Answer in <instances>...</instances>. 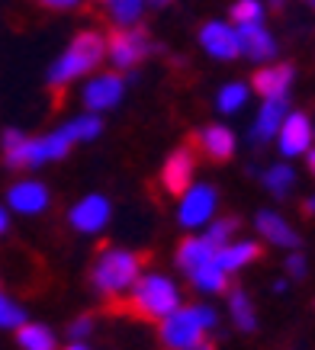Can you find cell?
Listing matches in <instances>:
<instances>
[{
  "label": "cell",
  "instance_id": "1",
  "mask_svg": "<svg viewBox=\"0 0 315 350\" xmlns=\"http://www.w3.org/2000/svg\"><path fill=\"white\" fill-rule=\"evenodd\" d=\"M103 58H106V39L103 36L94 32V29L77 32V36L71 39V45L62 52V58L49 68V87L58 90L55 96L62 100V87L68 84V81H74V77L90 75L94 68H100Z\"/></svg>",
  "mask_w": 315,
  "mask_h": 350
},
{
  "label": "cell",
  "instance_id": "2",
  "mask_svg": "<svg viewBox=\"0 0 315 350\" xmlns=\"http://www.w3.org/2000/svg\"><path fill=\"white\" fill-rule=\"evenodd\" d=\"M148 257L136 254V251H123V247H110L94 260L90 267V283L100 296H119L129 286H136L142 267Z\"/></svg>",
  "mask_w": 315,
  "mask_h": 350
},
{
  "label": "cell",
  "instance_id": "3",
  "mask_svg": "<svg viewBox=\"0 0 315 350\" xmlns=\"http://www.w3.org/2000/svg\"><path fill=\"white\" fill-rule=\"evenodd\" d=\"M177 308H180L177 286L161 273L138 276V283L132 286V296H129V302H126L129 315L145 319V321H164L168 315H174Z\"/></svg>",
  "mask_w": 315,
  "mask_h": 350
},
{
  "label": "cell",
  "instance_id": "4",
  "mask_svg": "<svg viewBox=\"0 0 315 350\" xmlns=\"http://www.w3.org/2000/svg\"><path fill=\"white\" fill-rule=\"evenodd\" d=\"M216 325H219V315L210 306L177 308L174 315L161 321V344L168 350H190L206 340V331H212Z\"/></svg>",
  "mask_w": 315,
  "mask_h": 350
},
{
  "label": "cell",
  "instance_id": "5",
  "mask_svg": "<svg viewBox=\"0 0 315 350\" xmlns=\"http://www.w3.org/2000/svg\"><path fill=\"white\" fill-rule=\"evenodd\" d=\"M151 52V39L142 26H129V29H113L106 36V55L119 71H129L142 64Z\"/></svg>",
  "mask_w": 315,
  "mask_h": 350
},
{
  "label": "cell",
  "instance_id": "6",
  "mask_svg": "<svg viewBox=\"0 0 315 350\" xmlns=\"http://www.w3.org/2000/svg\"><path fill=\"white\" fill-rule=\"evenodd\" d=\"M216 206H219V193H216V187H210V183H197V187H190V190L180 196L177 219H180L184 228H200V225H206L212 219Z\"/></svg>",
  "mask_w": 315,
  "mask_h": 350
},
{
  "label": "cell",
  "instance_id": "7",
  "mask_svg": "<svg viewBox=\"0 0 315 350\" xmlns=\"http://www.w3.org/2000/svg\"><path fill=\"white\" fill-rule=\"evenodd\" d=\"M312 138H315L312 119L305 116V113H290L284 119L280 132H277V145H280L284 158H299V154H305V151L312 148Z\"/></svg>",
  "mask_w": 315,
  "mask_h": 350
},
{
  "label": "cell",
  "instance_id": "8",
  "mask_svg": "<svg viewBox=\"0 0 315 350\" xmlns=\"http://www.w3.org/2000/svg\"><path fill=\"white\" fill-rule=\"evenodd\" d=\"M193 174H197V158H193V148L184 145V148L171 151V158L164 161L161 167V183L171 196H184V193L193 187Z\"/></svg>",
  "mask_w": 315,
  "mask_h": 350
},
{
  "label": "cell",
  "instance_id": "9",
  "mask_svg": "<svg viewBox=\"0 0 315 350\" xmlns=\"http://www.w3.org/2000/svg\"><path fill=\"white\" fill-rule=\"evenodd\" d=\"M293 77H296V68L293 64H267V68H257L251 77V87L264 100H277V96H286L290 87H293Z\"/></svg>",
  "mask_w": 315,
  "mask_h": 350
},
{
  "label": "cell",
  "instance_id": "10",
  "mask_svg": "<svg viewBox=\"0 0 315 350\" xmlns=\"http://www.w3.org/2000/svg\"><path fill=\"white\" fill-rule=\"evenodd\" d=\"M290 116V100L286 96H277V100H264L261 113L254 119L251 126V145H267L270 138H277L280 126H284V119Z\"/></svg>",
  "mask_w": 315,
  "mask_h": 350
},
{
  "label": "cell",
  "instance_id": "11",
  "mask_svg": "<svg viewBox=\"0 0 315 350\" xmlns=\"http://www.w3.org/2000/svg\"><path fill=\"white\" fill-rule=\"evenodd\" d=\"M110 200L106 196H100V193H94V196H84V200L77 202L71 209V225L77 228V232H84V234H94L100 232V228H106V222H110Z\"/></svg>",
  "mask_w": 315,
  "mask_h": 350
},
{
  "label": "cell",
  "instance_id": "12",
  "mask_svg": "<svg viewBox=\"0 0 315 350\" xmlns=\"http://www.w3.org/2000/svg\"><path fill=\"white\" fill-rule=\"evenodd\" d=\"M200 42H203V49H206L212 58H219V62H231V58L242 55L238 29H231L225 23H206L200 32Z\"/></svg>",
  "mask_w": 315,
  "mask_h": 350
},
{
  "label": "cell",
  "instance_id": "13",
  "mask_svg": "<svg viewBox=\"0 0 315 350\" xmlns=\"http://www.w3.org/2000/svg\"><path fill=\"white\" fill-rule=\"evenodd\" d=\"M193 145L200 148V154L212 161V164H225L235 154V135L225 126H206L193 135Z\"/></svg>",
  "mask_w": 315,
  "mask_h": 350
},
{
  "label": "cell",
  "instance_id": "14",
  "mask_svg": "<svg viewBox=\"0 0 315 350\" xmlns=\"http://www.w3.org/2000/svg\"><path fill=\"white\" fill-rule=\"evenodd\" d=\"M126 90V81L119 75H103L84 87V107L87 109H113Z\"/></svg>",
  "mask_w": 315,
  "mask_h": 350
},
{
  "label": "cell",
  "instance_id": "15",
  "mask_svg": "<svg viewBox=\"0 0 315 350\" xmlns=\"http://www.w3.org/2000/svg\"><path fill=\"white\" fill-rule=\"evenodd\" d=\"M238 42H242V55H248L251 62H270L277 55V39L264 29L261 23L238 26Z\"/></svg>",
  "mask_w": 315,
  "mask_h": 350
},
{
  "label": "cell",
  "instance_id": "16",
  "mask_svg": "<svg viewBox=\"0 0 315 350\" xmlns=\"http://www.w3.org/2000/svg\"><path fill=\"white\" fill-rule=\"evenodd\" d=\"M7 202H10V209H16V213L36 215L49 206V190H45L39 180H20V183H13L10 187Z\"/></svg>",
  "mask_w": 315,
  "mask_h": 350
},
{
  "label": "cell",
  "instance_id": "17",
  "mask_svg": "<svg viewBox=\"0 0 315 350\" xmlns=\"http://www.w3.org/2000/svg\"><path fill=\"white\" fill-rule=\"evenodd\" d=\"M254 225H257V232L270 244H277V247H299V234H296V228L286 222L284 215L270 213V209H261L257 219H254Z\"/></svg>",
  "mask_w": 315,
  "mask_h": 350
},
{
  "label": "cell",
  "instance_id": "18",
  "mask_svg": "<svg viewBox=\"0 0 315 350\" xmlns=\"http://www.w3.org/2000/svg\"><path fill=\"white\" fill-rule=\"evenodd\" d=\"M261 257V244L254 241H235V244H225L216 251V264L225 270V273H235V270H242L244 264H251Z\"/></svg>",
  "mask_w": 315,
  "mask_h": 350
},
{
  "label": "cell",
  "instance_id": "19",
  "mask_svg": "<svg viewBox=\"0 0 315 350\" xmlns=\"http://www.w3.org/2000/svg\"><path fill=\"white\" fill-rule=\"evenodd\" d=\"M210 260H216V247H212L206 238H184L177 247V267L180 270H187V273H193L197 267L210 264Z\"/></svg>",
  "mask_w": 315,
  "mask_h": 350
},
{
  "label": "cell",
  "instance_id": "20",
  "mask_svg": "<svg viewBox=\"0 0 315 350\" xmlns=\"http://www.w3.org/2000/svg\"><path fill=\"white\" fill-rule=\"evenodd\" d=\"M187 276H190V283L200 289V293H225V289H229V273H225L216 260L197 267V270L187 273Z\"/></svg>",
  "mask_w": 315,
  "mask_h": 350
},
{
  "label": "cell",
  "instance_id": "21",
  "mask_svg": "<svg viewBox=\"0 0 315 350\" xmlns=\"http://www.w3.org/2000/svg\"><path fill=\"white\" fill-rule=\"evenodd\" d=\"M16 344L23 350H55V334L45 325H32L26 321L23 328H16Z\"/></svg>",
  "mask_w": 315,
  "mask_h": 350
},
{
  "label": "cell",
  "instance_id": "22",
  "mask_svg": "<svg viewBox=\"0 0 315 350\" xmlns=\"http://www.w3.org/2000/svg\"><path fill=\"white\" fill-rule=\"evenodd\" d=\"M229 308H231V321L238 325V331H254L257 328V315H254V306L244 289H231L229 293Z\"/></svg>",
  "mask_w": 315,
  "mask_h": 350
},
{
  "label": "cell",
  "instance_id": "23",
  "mask_svg": "<svg viewBox=\"0 0 315 350\" xmlns=\"http://www.w3.org/2000/svg\"><path fill=\"white\" fill-rule=\"evenodd\" d=\"M264 187H267L277 200H284L296 187V170L290 167V164H273V167L264 170Z\"/></svg>",
  "mask_w": 315,
  "mask_h": 350
},
{
  "label": "cell",
  "instance_id": "24",
  "mask_svg": "<svg viewBox=\"0 0 315 350\" xmlns=\"http://www.w3.org/2000/svg\"><path fill=\"white\" fill-rule=\"evenodd\" d=\"M106 3H110V16L119 29L136 26L138 16H142V7H145V0H106Z\"/></svg>",
  "mask_w": 315,
  "mask_h": 350
},
{
  "label": "cell",
  "instance_id": "25",
  "mask_svg": "<svg viewBox=\"0 0 315 350\" xmlns=\"http://www.w3.org/2000/svg\"><path fill=\"white\" fill-rule=\"evenodd\" d=\"M244 103H248V87L244 84H225L219 90V100H216V107L222 113H238Z\"/></svg>",
  "mask_w": 315,
  "mask_h": 350
},
{
  "label": "cell",
  "instance_id": "26",
  "mask_svg": "<svg viewBox=\"0 0 315 350\" xmlns=\"http://www.w3.org/2000/svg\"><path fill=\"white\" fill-rule=\"evenodd\" d=\"M238 219L235 215H229V219H219V222H212L210 225V232H206V241L219 251V247H225V244H231V234L238 232Z\"/></svg>",
  "mask_w": 315,
  "mask_h": 350
},
{
  "label": "cell",
  "instance_id": "27",
  "mask_svg": "<svg viewBox=\"0 0 315 350\" xmlns=\"http://www.w3.org/2000/svg\"><path fill=\"white\" fill-rule=\"evenodd\" d=\"M68 129H71L74 142H90V138H97L103 132V119L100 116H77L74 122H68Z\"/></svg>",
  "mask_w": 315,
  "mask_h": 350
},
{
  "label": "cell",
  "instance_id": "28",
  "mask_svg": "<svg viewBox=\"0 0 315 350\" xmlns=\"http://www.w3.org/2000/svg\"><path fill=\"white\" fill-rule=\"evenodd\" d=\"M231 20L238 26H248V23H261L264 20V3L261 0H238L231 7Z\"/></svg>",
  "mask_w": 315,
  "mask_h": 350
},
{
  "label": "cell",
  "instance_id": "29",
  "mask_svg": "<svg viewBox=\"0 0 315 350\" xmlns=\"http://www.w3.org/2000/svg\"><path fill=\"white\" fill-rule=\"evenodd\" d=\"M26 325V312H23L10 296H0V328H23Z\"/></svg>",
  "mask_w": 315,
  "mask_h": 350
},
{
  "label": "cell",
  "instance_id": "30",
  "mask_svg": "<svg viewBox=\"0 0 315 350\" xmlns=\"http://www.w3.org/2000/svg\"><path fill=\"white\" fill-rule=\"evenodd\" d=\"M94 331V321H90V315H81V319H74L71 325H68V338L71 340H81V338H87Z\"/></svg>",
  "mask_w": 315,
  "mask_h": 350
},
{
  "label": "cell",
  "instance_id": "31",
  "mask_svg": "<svg viewBox=\"0 0 315 350\" xmlns=\"http://www.w3.org/2000/svg\"><path fill=\"white\" fill-rule=\"evenodd\" d=\"M286 270H290V276H293V280H303V276H305V257L303 254H290V257H286Z\"/></svg>",
  "mask_w": 315,
  "mask_h": 350
},
{
  "label": "cell",
  "instance_id": "32",
  "mask_svg": "<svg viewBox=\"0 0 315 350\" xmlns=\"http://www.w3.org/2000/svg\"><path fill=\"white\" fill-rule=\"evenodd\" d=\"M39 7H45V10H71V7H77L81 0H36Z\"/></svg>",
  "mask_w": 315,
  "mask_h": 350
},
{
  "label": "cell",
  "instance_id": "33",
  "mask_svg": "<svg viewBox=\"0 0 315 350\" xmlns=\"http://www.w3.org/2000/svg\"><path fill=\"white\" fill-rule=\"evenodd\" d=\"M303 213L305 215H315V196H309V200L303 202Z\"/></svg>",
  "mask_w": 315,
  "mask_h": 350
},
{
  "label": "cell",
  "instance_id": "34",
  "mask_svg": "<svg viewBox=\"0 0 315 350\" xmlns=\"http://www.w3.org/2000/svg\"><path fill=\"white\" fill-rule=\"evenodd\" d=\"M305 164H309V170H312V177H315V148L305 151Z\"/></svg>",
  "mask_w": 315,
  "mask_h": 350
},
{
  "label": "cell",
  "instance_id": "35",
  "mask_svg": "<svg viewBox=\"0 0 315 350\" xmlns=\"http://www.w3.org/2000/svg\"><path fill=\"white\" fill-rule=\"evenodd\" d=\"M7 225H10V219H7V209H0V234L7 232Z\"/></svg>",
  "mask_w": 315,
  "mask_h": 350
},
{
  "label": "cell",
  "instance_id": "36",
  "mask_svg": "<svg viewBox=\"0 0 315 350\" xmlns=\"http://www.w3.org/2000/svg\"><path fill=\"white\" fill-rule=\"evenodd\" d=\"M64 350H90V347H87L84 340H71V344H68V347H64Z\"/></svg>",
  "mask_w": 315,
  "mask_h": 350
},
{
  "label": "cell",
  "instance_id": "37",
  "mask_svg": "<svg viewBox=\"0 0 315 350\" xmlns=\"http://www.w3.org/2000/svg\"><path fill=\"white\" fill-rule=\"evenodd\" d=\"M190 350H216V344H212V340H200L197 347H190Z\"/></svg>",
  "mask_w": 315,
  "mask_h": 350
},
{
  "label": "cell",
  "instance_id": "38",
  "mask_svg": "<svg viewBox=\"0 0 315 350\" xmlns=\"http://www.w3.org/2000/svg\"><path fill=\"white\" fill-rule=\"evenodd\" d=\"M148 3H151V7H168L171 0H148Z\"/></svg>",
  "mask_w": 315,
  "mask_h": 350
},
{
  "label": "cell",
  "instance_id": "39",
  "mask_svg": "<svg viewBox=\"0 0 315 350\" xmlns=\"http://www.w3.org/2000/svg\"><path fill=\"white\" fill-rule=\"evenodd\" d=\"M273 7H277V10H280V7H284V0H270Z\"/></svg>",
  "mask_w": 315,
  "mask_h": 350
},
{
  "label": "cell",
  "instance_id": "40",
  "mask_svg": "<svg viewBox=\"0 0 315 350\" xmlns=\"http://www.w3.org/2000/svg\"><path fill=\"white\" fill-rule=\"evenodd\" d=\"M305 3H309V7H315V0H305Z\"/></svg>",
  "mask_w": 315,
  "mask_h": 350
}]
</instances>
